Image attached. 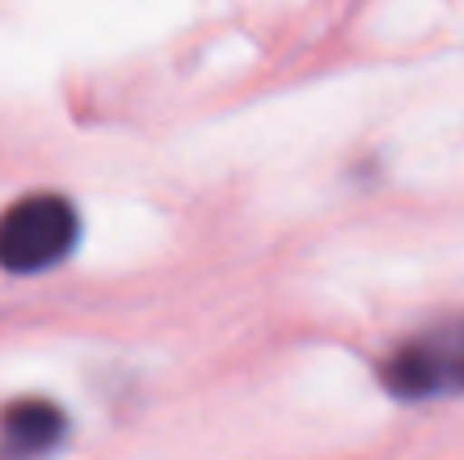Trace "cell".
<instances>
[{
    "instance_id": "6da1fadb",
    "label": "cell",
    "mask_w": 464,
    "mask_h": 460,
    "mask_svg": "<svg viewBox=\"0 0 464 460\" xmlns=\"http://www.w3.org/2000/svg\"><path fill=\"white\" fill-rule=\"evenodd\" d=\"M77 244V212L59 194H27L0 212V267L14 276L59 267Z\"/></svg>"
},
{
    "instance_id": "7a4b0ae2",
    "label": "cell",
    "mask_w": 464,
    "mask_h": 460,
    "mask_svg": "<svg viewBox=\"0 0 464 460\" xmlns=\"http://www.w3.org/2000/svg\"><path fill=\"white\" fill-rule=\"evenodd\" d=\"M383 384L406 402L464 393V320H447L401 343L383 366Z\"/></svg>"
},
{
    "instance_id": "3957f363",
    "label": "cell",
    "mask_w": 464,
    "mask_h": 460,
    "mask_svg": "<svg viewBox=\"0 0 464 460\" xmlns=\"http://www.w3.org/2000/svg\"><path fill=\"white\" fill-rule=\"evenodd\" d=\"M63 443V411L50 402H14L0 416V460H41Z\"/></svg>"
}]
</instances>
